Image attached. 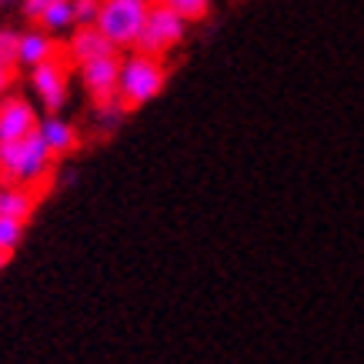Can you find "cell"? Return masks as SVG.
<instances>
[{
  "label": "cell",
  "mask_w": 364,
  "mask_h": 364,
  "mask_svg": "<svg viewBox=\"0 0 364 364\" xmlns=\"http://www.w3.org/2000/svg\"><path fill=\"white\" fill-rule=\"evenodd\" d=\"M167 87V64L164 57L144 54L137 47H131V54L121 57V74H117V100L127 111L147 107L151 100L161 97V90Z\"/></svg>",
  "instance_id": "cell-1"
},
{
  "label": "cell",
  "mask_w": 364,
  "mask_h": 364,
  "mask_svg": "<svg viewBox=\"0 0 364 364\" xmlns=\"http://www.w3.org/2000/svg\"><path fill=\"white\" fill-rule=\"evenodd\" d=\"M54 154L44 147V141L33 134L0 141V184H21V188H37L50 177Z\"/></svg>",
  "instance_id": "cell-2"
},
{
  "label": "cell",
  "mask_w": 364,
  "mask_h": 364,
  "mask_svg": "<svg viewBox=\"0 0 364 364\" xmlns=\"http://www.w3.org/2000/svg\"><path fill=\"white\" fill-rule=\"evenodd\" d=\"M147 7H151V0H100L94 27L117 50L134 47L137 44V33L144 27V17H147Z\"/></svg>",
  "instance_id": "cell-3"
},
{
  "label": "cell",
  "mask_w": 364,
  "mask_h": 364,
  "mask_svg": "<svg viewBox=\"0 0 364 364\" xmlns=\"http://www.w3.org/2000/svg\"><path fill=\"white\" fill-rule=\"evenodd\" d=\"M184 37H188V21L174 14L167 4H151L147 7V17H144V27L137 33V50L144 54H154V57H167L171 50L184 44Z\"/></svg>",
  "instance_id": "cell-4"
},
{
  "label": "cell",
  "mask_w": 364,
  "mask_h": 364,
  "mask_svg": "<svg viewBox=\"0 0 364 364\" xmlns=\"http://www.w3.org/2000/svg\"><path fill=\"white\" fill-rule=\"evenodd\" d=\"M31 94L47 114H60L70 100V70L57 57L31 67Z\"/></svg>",
  "instance_id": "cell-5"
},
{
  "label": "cell",
  "mask_w": 364,
  "mask_h": 364,
  "mask_svg": "<svg viewBox=\"0 0 364 364\" xmlns=\"http://www.w3.org/2000/svg\"><path fill=\"white\" fill-rule=\"evenodd\" d=\"M77 74H80V84L87 90V97L94 104H104V100H114L117 97V74H121V57L117 50L111 54H100V57H90V60H80L77 64Z\"/></svg>",
  "instance_id": "cell-6"
},
{
  "label": "cell",
  "mask_w": 364,
  "mask_h": 364,
  "mask_svg": "<svg viewBox=\"0 0 364 364\" xmlns=\"http://www.w3.org/2000/svg\"><path fill=\"white\" fill-rule=\"evenodd\" d=\"M37 121H41V111L27 97H17V94H4L0 97V141H14V137L33 134Z\"/></svg>",
  "instance_id": "cell-7"
},
{
  "label": "cell",
  "mask_w": 364,
  "mask_h": 364,
  "mask_svg": "<svg viewBox=\"0 0 364 364\" xmlns=\"http://www.w3.org/2000/svg\"><path fill=\"white\" fill-rule=\"evenodd\" d=\"M57 57V41L54 33H47L44 27H27V31L17 33V47H14V67H23V70H31V67L44 64Z\"/></svg>",
  "instance_id": "cell-8"
},
{
  "label": "cell",
  "mask_w": 364,
  "mask_h": 364,
  "mask_svg": "<svg viewBox=\"0 0 364 364\" xmlns=\"http://www.w3.org/2000/svg\"><path fill=\"white\" fill-rule=\"evenodd\" d=\"M37 137H41L44 147L54 154V161L74 154V151L80 147L77 127L67 121V117H60V114H47V117H41V121H37Z\"/></svg>",
  "instance_id": "cell-9"
},
{
  "label": "cell",
  "mask_w": 364,
  "mask_h": 364,
  "mask_svg": "<svg viewBox=\"0 0 364 364\" xmlns=\"http://www.w3.org/2000/svg\"><path fill=\"white\" fill-rule=\"evenodd\" d=\"M111 50H117V47H114L94 23H87V27H74V37H70V44H67V54H70L74 64L90 60V57H100V54H111Z\"/></svg>",
  "instance_id": "cell-10"
},
{
  "label": "cell",
  "mask_w": 364,
  "mask_h": 364,
  "mask_svg": "<svg viewBox=\"0 0 364 364\" xmlns=\"http://www.w3.org/2000/svg\"><path fill=\"white\" fill-rule=\"evenodd\" d=\"M33 188H21V184H0V214L7 218H21L27 221L33 210Z\"/></svg>",
  "instance_id": "cell-11"
},
{
  "label": "cell",
  "mask_w": 364,
  "mask_h": 364,
  "mask_svg": "<svg viewBox=\"0 0 364 364\" xmlns=\"http://www.w3.org/2000/svg\"><path fill=\"white\" fill-rule=\"evenodd\" d=\"M37 27H44L47 33H70L74 31V0H54L41 17H37Z\"/></svg>",
  "instance_id": "cell-12"
},
{
  "label": "cell",
  "mask_w": 364,
  "mask_h": 364,
  "mask_svg": "<svg viewBox=\"0 0 364 364\" xmlns=\"http://www.w3.org/2000/svg\"><path fill=\"white\" fill-rule=\"evenodd\" d=\"M161 4H167L174 14H181L188 23H198L210 14V4H214V0H161Z\"/></svg>",
  "instance_id": "cell-13"
},
{
  "label": "cell",
  "mask_w": 364,
  "mask_h": 364,
  "mask_svg": "<svg viewBox=\"0 0 364 364\" xmlns=\"http://www.w3.org/2000/svg\"><path fill=\"white\" fill-rule=\"evenodd\" d=\"M23 241V221L21 218H7V214H0V251L14 254L21 247Z\"/></svg>",
  "instance_id": "cell-14"
},
{
  "label": "cell",
  "mask_w": 364,
  "mask_h": 364,
  "mask_svg": "<svg viewBox=\"0 0 364 364\" xmlns=\"http://www.w3.org/2000/svg\"><path fill=\"white\" fill-rule=\"evenodd\" d=\"M94 107H97V124L104 127V131H114V127L121 124V117L127 114V107H124L117 97H114V100H104V104H94Z\"/></svg>",
  "instance_id": "cell-15"
},
{
  "label": "cell",
  "mask_w": 364,
  "mask_h": 364,
  "mask_svg": "<svg viewBox=\"0 0 364 364\" xmlns=\"http://www.w3.org/2000/svg\"><path fill=\"white\" fill-rule=\"evenodd\" d=\"M100 0H74V27H87L97 21Z\"/></svg>",
  "instance_id": "cell-16"
},
{
  "label": "cell",
  "mask_w": 364,
  "mask_h": 364,
  "mask_svg": "<svg viewBox=\"0 0 364 364\" xmlns=\"http://www.w3.org/2000/svg\"><path fill=\"white\" fill-rule=\"evenodd\" d=\"M14 47H17V31L0 27V64H14Z\"/></svg>",
  "instance_id": "cell-17"
},
{
  "label": "cell",
  "mask_w": 364,
  "mask_h": 364,
  "mask_svg": "<svg viewBox=\"0 0 364 364\" xmlns=\"http://www.w3.org/2000/svg\"><path fill=\"white\" fill-rule=\"evenodd\" d=\"M50 4H54V0H21L17 7H21V14L27 17V21L37 23V17H41V14H44L47 7H50Z\"/></svg>",
  "instance_id": "cell-18"
},
{
  "label": "cell",
  "mask_w": 364,
  "mask_h": 364,
  "mask_svg": "<svg viewBox=\"0 0 364 364\" xmlns=\"http://www.w3.org/2000/svg\"><path fill=\"white\" fill-rule=\"evenodd\" d=\"M14 84V64H0V97L11 90Z\"/></svg>",
  "instance_id": "cell-19"
},
{
  "label": "cell",
  "mask_w": 364,
  "mask_h": 364,
  "mask_svg": "<svg viewBox=\"0 0 364 364\" xmlns=\"http://www.w3.org/2000/svg\"><path fill=\"white\" fill-rule=\"evenodd\" d=\"M7 261H11V254H7V251H0V267H7Z\"/></svg>",
  "instance_id": "cell-20"
},
{
  "label": "cell",
  "mask_w": 364,
  "mask_h": 364,
  "mask_svg": "<svg viewBox=\"0 0 364 364\" xmlns=\"http://www.w3.org/2000/svg\"><path fill=\"white\" fill-rule=\"evenodd\" d=\"M21 0H0V7H17Z\"/></svg>",
  "instance_id": "cell-21"
},
{
  "label": "cell",
  "mask_w": 364,
  "mask_h": 364,
  "mask_svg": "<svg viewBox=\"0 0 364 364\" xmlns=\"http://www.w3.org/2000/svg\"><path fill=\"white\" fill-rule=\"evenodd\" d=\"M151 4H157V0H151Z\"/></svg>",
  "instance_id": "cell-22"
}]
</instances>
